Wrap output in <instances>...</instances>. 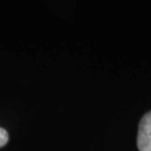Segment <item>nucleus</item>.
Listing matches in <instances>:
<instances>
[{
    "label": "nucleus",
    "instance_id": "obj_1",
    "mask_svg": "<svg viewBox=\"0 0 151 151\" xmlns=\"http://www.w3.org/2000/svg\"><path fill=\"white\" fill-rule=\"evenodd\" d=\"M137 145L139 151H151V111L142 116L139 123Z\"/></svg>",
    "mask_w": 151,
    "mask_h": 151
},
{
    "label": "nucleus",
    "instance_id": "obj_2",
    "mask_svg": "<svg viewBox=\"0 0 151 151\" xmlns=\"http://www.w3.org/2000/svg\"><path fill=\"white\" fill-rule=\"evenodd\" d=\"M9 140V135L8 132L4 128H0V148L7 145V142Z\"/></svg>",
    "mask_w": 151,
    "mask_h": 151
}]
</instances>
